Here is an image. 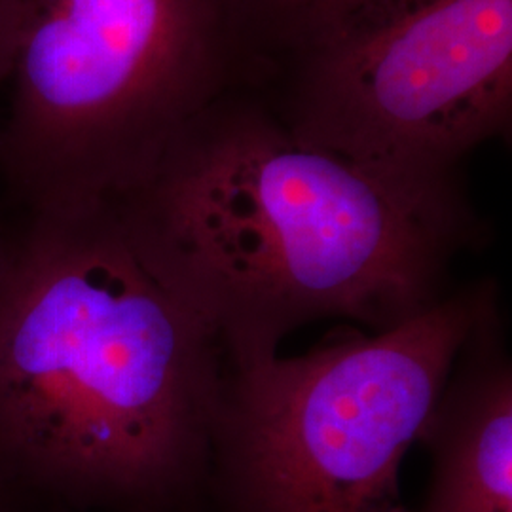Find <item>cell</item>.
<instances>
[{"mask_svg": "<svg viewBox=\"0 0 512 512\" xmlns=\"http://www.w3.org/2000/svg\"><path fill=\"white\" fill-rule=\"evenodd\" d=\"M207 31V0H18L2 203L73 211L143 183L190 124Z\"/></svg>", "mask_w": 512, "mask_h": 512, "instance_id": "4", "label": "cell"}, {"mask_svg": "<svg viewBox=\"0 0 512 512\" xmlns=\"http://www.w3.org/2000/svg\"><path fill=\"white\" fill-rule=\"evenodd\" d=\"M46 512H69V511H46Z\"/></svg>", "mask_w": 512, "mask_h": 512, "instance_id": "11", "label": "cell"}, {"mask_svg": "<svg viewBox=\"0 0 512 512\" xmlns=\"http://www.w3.org/2000/svg\"><path fill=\"white\" fill-rule=\"evenodd\" d=\"M109 205L226 361L277 355L319 319L395 329L452 291L454 260L482 236L452 175L382 171L262 120L190 122Z\"/></svg>", "mask_w": 512, "mask_h": 512, "instance_id": "2", "label": "cell"}, {"mask_svg": "<svg viewBox=\"0 0 512 512\" xmlns=\"http://www.w3.org/2000/svg\"><path fill=\"white\" fill-rule=\"evenodd\" d=\"M2 255H4V222L0 217V262H2Z\"/></svg>", "mask_w": 512, "mask_h": 512, "instance_id": "10", "label": "cell"}, {"mask_svg": "<svg viewBox=\"0 0 512 512\" xmlns=\"http://www.w3.org/2000/svg\"><path fill=\"white\" fill-rule=\"evenodd\" d=\"M512 103V0H416L317 52L291 131L382 171L435 179L501 133Z\"/></svg>", "mask_w": 512, "mask_h": 512, "instance_id": "5", "label": "cell"}, {"mask_svg": "<svg viewBox=\"0 0 512 512\" xmlns=\"http://www.w3.org/2000/svg\"><path fill=\"white\" fill-rule=\"evenodd\" d=\"M18 0H0V90L6 86L16 35Z\"/></svg>", "mask_w": 512, "mask_h": 512, "instance_id": "8", "label": "cell"}, {"mask_svg": "<svg viewBox=\"0 0 512 512\" xmlns=\"http://www.w3.org/2000/svg\"><path fill=\"white\" fill-rule=\"evenodd\" d=\"M0 512H19L4 495H0Z\"/></svg>", "mask_w": 512, "mask_h": 512, "instance_id": "9", "label": "cell"}, {"mask_svg": "<svg viewBox=\"0 0 512 512\" xmlns=\"http://www.w3.org/2000/svg\"><path fill=\"white\" fill-rule=\"evenodd\" d=\"M418 442L433 459L418 512H512V361L501 294L459 349Z\"/></svg>", "mask_w": 512, "mask_h": 512, "instance_id": "6", "label": "cell"}, {"mask_svg": "<svg viewBox=\"0 0 512 512\" xmlns=\"http://www.w3.org/2000/svg\"><path fill=\"white\" fill-rule=\"evenodd\" d=\"M315 52L384 21L416 0H260Z\"/></svg>", "mask_w": 512, "mask_h": 512, "instance_id": "7", "label": "cell"}, {"mask_svg": "<svg viewBox=\"0 0 512 512\" xmlns=\"http://www.w3.org/2000/svg\"><path fill=\"white\" fill-rule=\"evenodd\" d=\"M0 217V495L19 512H207L215 334L109 203Z\"/></svg>", "mask_w": 512, "mask_h": 512, "instance_id": "1", "label": "cell"}, {"mask_svg": "<svg viewBox=\"0 0 512 512\" xmlns=\"http://www.w3.org/2000/svg\"><path fill=\"white\" fill-rule=\"evenodd\" d=\"M497 296L486 277L395 329L338 332L298 357L226 361L207 512H412L404 456Z\"/></svg>", "mask_w": 512, "mask_h": 512, "instance_id": "3", "label": "cell"}]
</instances>
